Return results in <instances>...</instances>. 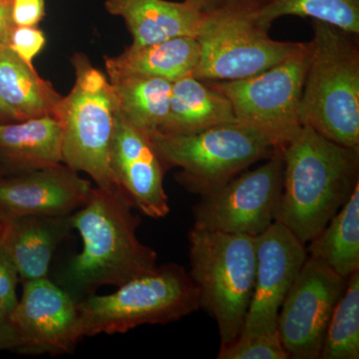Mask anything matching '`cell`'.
<instances>
[{
    "label": "cell",
    "mask_w": 359,
    "mask_h": 359,
    "mask_svg": "<svg viewBox=\"0 0 359 359\" xmlns=\"http://www.w3.org/2000/svg\"><path fill=\"white\" fill-rule=\"evenodd\" d=\"M119 189L92 188L88 200L71 215L81 252L59 273L57 285L76 302L104 285L120 287L157 268L158 255L137 237L140 218Z\"/></svg>",
    "instance_id": "obj_1"
},
{
    "label": "cell",
    "mask_w": 359,
    "mask_h": 359,
    "mask_svg": "<svg viewBox=\"0 0 359 359\" xmlns=\"http://www.w3.org/2000/svg\"><path fill=\"white\" fill-rule=\"evenodd\" d=\"M283 192L276 221L302 245L316 238L359 184V148L302 126L282 148Z\"/></svg>",
    "instance_id": "obj_2"
},
{
    "label": "cell",
    "mask_w": 359,
    "mask_h": 359,
    "mask_svg": "<svg viewBox=\"0 0 359 359\" xmlns=\"http://www.w3.org/2000/svg\"><path fill=\"white\" fill-rule=\"evenodd\" d=\"M299 120L339 145L359 148V44L356 35L313 20Z\"/></svg>",
    "instance_id": "obj_3"
},
{
    "label": "cell",
    "mask_w": 359,
    "mask_h": 359,
    "mask_svg": "<svg viewBox=\"0 0 359 359\" xmlns=\"http://www.w3.org/2000/svg\"><path fill=\"white\" fill-rule=\"evenodd\" d=\"M189 271L200 292V308L216 320L221 346L242 334L254 292L257 237L202 230L188 236Z\"/></svg>",
    "instance_id": "obj_4"
},
{
    "label": "cell",
    "mask_w": 359,
    "mask_h": 359,
    "mask_svg": "<svg viewBox=\"0 0 359 359\" xmlns=\"http://www.w3.org/2000/svg\"><path fill=\"white\" fill-rule=\"evenodd\" d=\"M165 169L180 168L177 182L201 197L216 192L280 148L261 130L233 121L189 135L150 137Z\"/></svg>",
    "instance_id": "obj_5"
},
{
    "label": "cell",
    "mask_w": 359,
    "mask_h": 359,
    "mask_svg": "<svg viewBox=\"0 0 359 359\" xmlns=\"http://www.w3.org/2000/svg\"><path fill=\"white\" fill-rule=\"evenodd\" d=\"M199 309V289L189 271L177 264L158 266L120 285L113 294H94L78 302L84 337L167 325Z\"/></svg>",
    "instance_id": "obj_6"
},
{
    "label": "cell",
    "mask_w": 359,
    "mask_h": 359,
    "mask_svg": "<svg viewBox=\"0 0 359 359\" xmlns=\"http://www.w3.org/2000/svg\"><path fill=\"white\" fill-rule=\"evenodd\" d=\"M75 84L59 106L62 123V162L76 172H84L103 189H119L110 165L111 146L117 98L105 75L85 57H73Z\"/></svg>",
    "instance_id": "obj_7"
},
{
    "label": "cell",
    "mask_w": 359,
    "mask_h": 359,
    "mask_svg": "<svg viewBox=\"0 0 359 359\" xmlns=\"http://www.w3.org/2000/svg\"><path fill=\"white\" fill-rule=\"evenodd\" d=\"M254 4H233L203 13L196 39L200 58L193 76L231 81L259 74L294 53L302 42L278 41L257 25Z\"/></svg>",
    "instance_id": "obj_8"
},
{
    "label": "cell",
    "mask_w": 359,
    "mask_h": 359,
    "mask_svg": "<svg viewBox=\"0 0 359 359\" xmlns=\"http://www.w3.org/2000/svg\"><path fill=\"white\" fill-rule=\"evenodd\" d=\"M309 42L269 69L244 79L207 82L230 100L237 121L261 130L283 148L302 128L299 104Z\"/></svg>",
    "instance_id": "obj_9"
},
{
    "label": "cell",
    "mask_w": 359,
    "mask_h": 359,
    "mask_svg": "<svg viewBox=\"0 0 359 359\" xmlns=\"http://www.w3.org/2000/svg\"><path fill=\"white\" fill-rule=\"evenodd\" d=\"M282 148L261 166L243 172L194 207V226L257 237L275 223L283 192Z\"/></svg>",
    "instance_id": "obj_10"
},
{
    "label": "cell",
    "mask_w": 359,
    "mask_h": 359,
    "mask_svg": "<svg viewBox=\"0 0 359 359\" xmlns=\"http://www.w3.org/2000/svg\"><path fill=\"white\" fill-rule=\"evenodd\" d=\"M347 278L306 257L283 301L276 332L289 359H318L335 304Z\"/></svg>",
    "instance_id": "obj_11"
},
{
    "label": "cell",
    "mask_w": 359,
    "mask_h": 359,
    "mask_svg": "<svg viewBox=\"0 0 359 359\" xmlns=\"http://www.w3.org/2000/svg\"><path fill=\"white\" fill-rule=\"evenodd\" d=\"M26 355H63L84 339L78 302L48 278L23 283L22 295L8 316Z\"/></svg>",
    "instance_id": "obj_12"
},
{
    "label": "cell",
    "mask_w": 359,
    "mask_h": 359,
    "mask_svg": "<svg viewBox=\"0 0 359 359\" xmlns=\"http://www.w3.org/2000/svg\"><path fill=\"white\" fill-rule=\"evenodd\" d=\"M306 257V245L278 222L257 236L254 292L240 337L276 332L280 306Z\"/></svg>",
    "instance_id": "obj_13"
},
{
    "label": "cell",
    "mask_w": 359,
    "mask_h": 359,
    "mask_svg": "<svg viewBox=\"0 0 359 359\" xmlns=\"http://www.w3.org/2000/svg\"><path fill=\"white\" fill-rule=\"evenodd\" d=\"M110 165L116 185L135 209L152 219L170 212L164 187L167 171L150 137L135 128L121 112L116 118Z\"/></svg>",
    "instance_id": "obj_14"
},
{
    "label": "cell",
    "mask_w": 359,
    "mask_h": 359,
    "mask_svg": "<svg viewBox=\"0 0 359 359\" xmlns=\"http://www.w3.org/2000/svg\"><path fill=\"white\" fill-rule=\"evenodd\" d=\"M92 187L60 164L0 180V212L6 218L68 216L88 200Z\"/></svg>",
    "instance_id": "obj_15"
},
{
    "label": "cell",
    "mask_w": 359,
    "mask_h": 359,
    "mask_svg": "<svg viewBox=\"0 0 359 359\" xmlns=\"http://www.w3.org/2000/svg\"><path fill=\"white\" fill-rule=\"evenodd\" d=\"M71 230V215L6 218L0 247L13 259L23 283L48 278L54 252Z\"/></svg>",
    "instance_id": "obj_16"
},
{
    "label": "cell",
    "mask_w": 359,
    "mask_h": 359,
    "mask_svg": "<svg viewBox=\"0 0 359 359\" xmlns=\"http://www.w3.org/2000/svg\"><path fill=\"white\" fill-rule=\"evenodd\" d=\"M105 8L125 20L133 37V46L174 37H195L203 18V13L185 0H106Z\"/></svg>",
    "instance_id": "obj_17"
},
{
    "label": "cell",
    "mask_w": 359,
    "mask_h": 359,
    "mask_svg": "<svg viewBox=\"0 0 359 359\" xmlns=\"http://www.w3.org/2000/svg\"><path fill=\"white\" fill-rule=\"evenodd\" d=\"M237 121L233 106L211 85L189 75L172 84L169 111L157 133L189 135Z\"/></svg>",
    "instance_id": "obj_18"
},
{
    "label": "cell",
    "mask_w": 359,
    "mask_h": 359,
    "mask_svg": "<svg viewBox=\"0 0 359 359\" xmlns=\"http://www.w3.org/2000/svg\"><path fill=\"white\" fill-rule=\"evenodd\" d=\"M200 58V46L194 36H179L145 45L129 46L120 55L106 57L109 78L156 77L175 82L193 75Z\"/></svg>",
    "instance_id": "obj_19"
},
{
    "label": "cell",
    "mask_w": 359,
    "mask_h": 359,
    "mask_svg": "<svg viewBox=\"0 0 359 359\" xmlns=\"http://www.w3.org/2000/svg\"><path fill=\"white\" fill-rule=\"evenodd\" d=\"M62 145V123L56 116L0 124V154L22 171L60 164Z\"/></svg>",
    "instance_id": "obj_20"
},
{
    "label": "cell",
    "mask_w": 359,
    "mask_h": 359,
    "mask_svg": "<svg viewBox=\"0 0 359 359\" xmlns=\"http://www.w3.org/2000/svg\"><path fill=\"white\" fill-rule=\"evenodd\" d=\"M0 98L20 121L44 115L58 117L62 100L51 84L8 46L0 47Z\"/></svg>",
    "instance_id": "obj_21"
},
{
    "label": "cell",
    "mask_w": 359,
    "mask_h": 359,
    "mask_svg": "<svg viewBox=\"0 0 359 359\" xmlns=\"http://www.w3.org/2000/svg\"><path fill=\"white\" fill-rule=\"evenodd\" d=\"M308 257L347 278L359 269V184L327 226L309 242Z\"/></svg>",
    "instance_id": "obj_22"
},
{
    "label": "cell",
    "mask_w": 359,
    "mask_h": 359,
    "mask_svg": "<svg viewBox=\"0 0 359 359\" xmlns=\"http://www.w3.org/2000/svg\"><path fill=\"white\" fill-rule=\"evenodd\" d=\"M109 79L125 119L149 137L157 133L169 111L173 82L136 75Z\"/></svg>",
    "instance_id": "obj_23"
},
{
    "label": "cell",
    "mask_w": 359,
    "mask_h": 359,
    "mask_svg": "<svg viewBox=\"0 0 359 359\" xmlns=\"http://www.w3.org/2000/svg\"><path fill=\"white\" fill-rule=\"evenodd\" d=\"M311 18L359 35V0H271L255 13L257 25L269 29L283 16Z\"/></svg>",
    "instance_id": "obj_24"
},
{
    "label": "cell",
    "mask_w": 359,
    "mask_h": 359,
    "mask_svg": "<svg viewBox=\"0 0 359 359\" xmlns=\"http://www.w3.org/2000/svg\"><path fill=\"white\" fill-rule=\"evenodd\" d=\"M321 359L359 358V269L347 278L321 347Z\"/></svg>",
    "instance_id": "obj_25"
},
{
    "label": "cell",
    "mask_w": 359,
    "mask_h": 359,
    "mask_svg": "<svg viewBox=\"0 0 359 359\" xmlns=\"http://www.w3.org/2000/svg\"><path fill=\"white\" fill-rule=\"evenodd\" d=\"M218 359H289L278 332L256 337H238L219 346Z\"/></svg>",
    "instance_id": "obj_26"
},
{
    "label": "cell",
    "mask_w": 359,
    "mask_h": 359,
    "mask_svg": "<svg viewBox=\"0 0 359 359\" xmlns=\"http://www.w3.org/2000/svg\"><path fill=\"white\" fill-rule=\"evenodd\" d=\"M44 33L35 26H15L9 37L7 46L26 65L33 66V59L43 49Z\"/></svg>",
    "instance_id": "obj_27"
},
{
    "label": "cell",
    "mask_w": 359,
    "mask_h": 359,
    "mask_svg": "<svg viewBox=\"0 0 359 359\" xmlns=\"http://www.w3.org/2000/svg\"><path fill=\"white\" fill-rule=\"evenodd\" d=\"M20 275L13 259L0 247V304L11 313L18 302L16 294Z\"/></svg>",
    "instance_id": "obj_28"
},
{
    "label": "cell",
    "mask_w": 359,
    "mask_h": 359,
    "mask_svg": "<svg viewBox=\"0 0 359 359\" xmlns=\"http://www.w3.org/2000/svg\"><path fill=\"white\" fill-rule=\"evenodd\" d=\"M44 0H13L15 26H36L44 18Z\"/></svg>",
    "instance_id": "obj_29"
},
{
    "label": "cell",
    "mask_w": 359,
    "mask_h": 359,
    "mask_svg": "<svg viewBox=\"0 0 359 359\" xmlns=\"http://www.w3.org/2000/svg\"><path fill=\"white\" fill-rule=\"evenodd\" d=\"M185 1L192 4L201 13H208L223 7L233 6V4H254V6H263L271 0H185Z\"/></svg>",
    "instance_id": "obj_30"
},
{
    "label": "cell",
    "mask_w": 359,
    "mask_h": 359,
    "mask_svg": "<svg viewBox=\"0 0 359 359\" xmlns=\"http://www.w3.org/2000/svg\"><path fill=\"white\" fill-rule=\"evenodd\" d=\"M14 27L13 0H0V47L8 45Z\"/></svg>",
    "instance_id": "obj_31"
},
{
    "label": "cell",
    "mask_w": 359,
    "mask_h": 359,
    "mask_svg": "<svg viewBox=\"0 0 359 359\" xmlns=\"http://www.w3.org/2000/svg\"><path fill=\"white\" fill-rule=\"evenodd\" d=\"M20 339L8 318L0 320V351H18Z\"/></svg>",
    "instance_id": "obj_32"
},
{
    "label": "cell",
    "mask_w": 359,
    "mask_h": 359,
    "mask_svg": "<svg viewBox=\"0 0 359 359\" xmlns=\"http://www.w3.org/2000/svg\"><path fill=\"white\" fill-rule=\"evenodd\" d=\"M0 117L20 121V120H18V115H16L15 113H14V111L11 109V108H9L8 106L2 101L1 98H0Z\"/></svg>",
    "instance_id": "obj_33"
},
{
    "label": "cell",
    "mask_w": 359,
    "mask_h": 359,
    "mask_svg": "<svg viewBox=\"0 0 359 359\" xmlns=\"http://www.w3.org/2000/svg\"><path fill=\"white\" fill-rule=\"evenodd\" d=\"M6 218L0 212V240H1L2 233H4V226H6Z\"/></svg>",
    "instance_id": "obj_34"
},
{
    "label": "cell",
    "mask_w": 359,
    "mask_h": 359,
    "mask_svg": "<svg viewBox=\"0 0 359 359\" xmlns=\"http://www.w3.org/2000/svg\"><path fill=\"white\" fill-rule=\"evenodd\" d=\"M8 316L9 314L6 311V309L0 304V320H7Z\"/></svg>",
    "instance_id": "obj_35"
}]
</instances>
